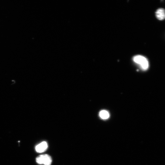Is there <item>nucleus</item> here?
Masks as SVG:
<instances>
[{
    "label": "nucleus",
    "mask_w": 165,
    "mask_h": 165,
    "mask_svg": "<svg viewBox=\"0 0 165 165\" xmlns=\"http://www.w3.org/2000/svg\"><path fill=\"white\" fill-rule=\"evenodd\" d=\"M134 61L139 64L142 70H146L149 67V63L146 58L141 55L135 56L133 58Z\"/></svg>",
    "instance_id": "obj_1"
},
{
    "label": "nucleus",
    "mask_w": 165,
    "mask_h": 165,
    "mask_svg": "<svg viewBox=\"0 0 165 165\" xmlns=\"http://www.w3.org/2000/svg\"><path fill=\"white\" fill-rule=\"evenodd\" d=\"M36 160L38 163L44 165H51L52 163L51 157L47 154L40 155L37 158Z\"/></svg>",
    "instance_id": "obj_2"
},
{
    "label": "nucleus",
    "mask_w": 165,
    "mask_h": 165,
    "mask_svg": "<svg viewBox=\"0 0 165 165\" xmlns=\"http://www.w3.org/2000/svg\"><path fill=\"white\" fill-rule=\"evenodd\" d=\"M48 148V145L46 142H43L40 143L36 147V152L39 153H42L46 151Z\"/></svg>",
    "instance_id": "obj_3"
},
{
    "label": "nucleus",
    "mask_w": 165,
    "mask_h": 165,
    "mask_svg": "<svg viewBox=\"0 0 165 165\" xmlns=\"http://www.w3.org/2000/svg\"><path fill=\"white\" fill-rule=\"evenodd\" d=\"M156 17L160 20H163L165 19V10L163 8L158 9L155 13Z\"/></svg>",
    "instance_id": "obj_4"
},
{
    "label": "nucleus",
    "mask_w": 165,
    "mask_h": 165,
    "mask_svg": "<svg viewBox=\"0 0 165 165\" xmlns=\"http://www.w3.org/2000/svg\"><path fill=\"white\" fill-rule=\"evenodd\" d=\"M100 116L103 119H107L110 117V114L108 112L105 110L101 111L100 113Z\"/></svg>",
    "instance_id": "obj_5"
}]
</instances>
